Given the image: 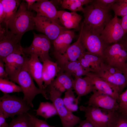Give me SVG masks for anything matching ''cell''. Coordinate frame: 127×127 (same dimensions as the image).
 I'll return each instance as SVG.
<instances>
[{
	"label": "cell",
	"instance_id": "1",
	"mask_svg": "<svg viewBox=\"0 0 127 127\" xmlns=\"http://www.w3.org/2000/svg\"><path fill=\"white\" fill-rule=\"evenodd\" d=\"M109 11L97 7L91 2L86 5L83 12V28L101 35L106 25L111 19Z\"/></svg>",
	"mask_w": 127,
	"mask_h": 127
},
{
	"label": "cell",
	"instance_id": "2",
	"mask_svg": "<svg viewBox=\"0 0 127 127\" xmlns=\"http://www.w3.org/2000/svg\"><path fill=\"white\" fill-rule=\"evenodd\" d=\"M34 17L24 1L21 3L17 12L9 20L7 27L14 34L22 37L25 32L35 28Z\"/></svg>",
	"mask_w": 127,
	"mask_h": 127
},
{
	"label": "cell",
	"instance_id": "3",
	"mask_svg": "<svg viewBox=\"0 0 127 127\" xmlns=\"http://www.w3.org/2000/svg\"><path fill=\"white\" fill-rule=\"evenodd\" d=\"M28 61L13 82L16 83L21 87L24 95L23 99L31 107H33L32 101L37 95L41 94L47 99H48L47 90H41L35 85L28 68Z\"/></svg>",
	"mask_w": 127,
	"mask_h": 127
},
{
	"label": "cell",
	"instance_id": "4",
	"mask_svg": "<svg viewBox=\"0 0 127 127\" xmlns=\"http://www.w3.org/2000/svg\"><path fill=\"white\" fill-rule=\"evenodd\" d=\"M79 109L84 113L86 119L97 127H114L120 113L88 105H81Z\"/></svg>",
	"mask_w": 127,
	"mask_h": 127
},
{
	"label": "cell",
	"instance_id": "5",
	"mask_svg": "<svg viewBox=\"0 0 127 127\" xmlns=\"http://www.w3.org/2000/svg\"><path fill=\"white\" fill-rule=\"evenodd\" d=\"M47 90L48 99L54 104L60 119L63 127H74L82 120L65 106L61 97L62 93L50 85Z\"/></svg>",
	"mask_w": 127,
	"mask_h": 127
},
{
	"label": "cell",
	"instance_id": "6",
	"mask_svg": "<svg viewBox=\"0 0 127 127\" xmlns=\"http://www.w3.org/2000/svg\"><path fill=\"white\" fill-rule=\"evenodd\" d=\"M22 37L9 30L3 22L0 25V60L12 53L25 54L20 44Z\"/></svg>",
	"mask_w": 127,
	"mask_h": 127
},
{
	"label": "cell",
	"instance_id": "7",
	"mask_svg": "<svg viewBox=\"0 0 127 127\" xmlns=\"http://www.w3.org/2000/svg\"><path fill=\"white\" fill-rule=\"evenodd\" d=\"M31 107L23 98L8 94H4L0 98V112L6 119L27 113Z\"/></svg>",
	"mask_w": 127,
	"mask_h": 127
},
{
	"label": "cell",
	"instance_id": "8",
	"mask_svg": "<svg viewBox=\"0 0 127 127\" xmlns=\"http://www.w3.org/2000/svg\"><path fill=\"white\" fill-rule=\"evenodd\" d=\"M83 27V24L81 40L85 49L87 50L86 52L103 59V51L109 45L105 42L100 35L85 29Z\"/></svg>",
	"mask_w": 127,
	"mask_h": 127
},
{
	"label": "cell",
	"instance_id": "9",
	"mask_svg": "<svg viewBox=\"0 0 127 127\" xmlns=\"http://www.w3.org/2000/svg\"><path fill=\"white\" fill-rule=\"evenodd\" d=\"M98 75L114 86L119 94L127 86V78L119 69L102 62L101 68L96 73Z\"/></svg>",
	"mask_w": 127,
	"mask_h": 127
},
{
	"label": "cell",
	"instance_id": "10",
	"mask_svg": "<svg viewBox=\"0 0 127 127\" xmlns=\"http://www.w3.org/2000/svg\"><path fill=\"white\" fill-rule=\"evenodd\" d=\"M34 37L32 42L29 47L23 48L25 54L30 56L35 55L43 63L47 60H51L49 52L51 48L50 40L44 34L33 33Z\"/></svg>",
	"mask_w": 127,
	"mask_h": 127
},
{
	"label": "cell",
	"instance_id": "11",
	"mask_svg": "<svg viewBox=\"0 0 127 127\" xmlns=\"http://www.w3.org/2000/svg\"><path fill=\"white\" fill-rule=\"evenodd\" d=\"M103 55L105 63L120 70L127 62V52L118 42L107 46L104 50Z\"/></svg>",
	"mask_w": 127,
	"mask_h": 127
},
{
	"label": "cell",
	"instance_id": "12",
	"mask_svg": "<svg viewBox=\"0 0 127 127\" xmlns=\"http://www.w3.org/2000/svg\"><path fill=\"white\" fill-rule=\"evenodd\" d=\"M82 28L80 31L78 38L77 40L71 45L64 53L60 54L55 52L53 55L56 59V62L60 69L67 63L78 60L86 51L81 40Z\"/></svg>",
	"mask_w": 127,
	"mask_h": 127
},
{
	"label": "cell",
	"instance_id": "13",
	"mask_svg": "<svg viewBox=\"0 0 127 127\" xmlns=\"http://www.w3.org/2000/svg\"><path fill=\"white\" fill-rule=\"evenodd\" d=\"M35 29L53 41L63 31L67 30L57 23L43 16L37 15L34 17Z\"/></svg>",
	"mask_w": 127,
	"mask_h": 127
},
{
	"label": "cell",
	"instance_id": "14",
	"mask_svg": "<svg viewBox=\"0 0 127 127\" xmlns=\"http://www.w3.org/2000/svg\"><path fill=\"white\" fill-rule=\"evenodd\" d=\"M125 35L121 24V20L115 15L104 27L100 36L108 45L118 43Z\"/></svg>",
	"mask_w": 127,
	"mask_h": 127
},
{
	"label": "cell",
	"instance_id": "15",
	"mask_svg": "<svg viewBox=\"0 0 127 127\" xmlns=\"http://www.w3.org/2000/svg\"><path fill=\"white\" fill-rule=\"evenodd\" d=\"M12 53L2 60L10 80L13 81L29 58L25 54Z\"/></svg>",
	"mask_w": 127,
	"mask_h": 127
},
{
	"label": "cell",
	"instance_id": "16",
	"mask_svg": "<svg viewBox=\"0 0 127 127\" xmlns=\"http://www.w3.org/2000/svg\"><path fill=\"white\" fill-rule=\"evenodd\" d=\"M88 105L112 111L119 112L118 102L111 96L95 90L89 99Z\"/></svg>",
	"mask_w": 127,
	"mask_h": 127
},
{
	"label": "cell",
	"instance_id": "17",
	"mask_svg": "<svg viewBox=\"0 0 127 127\" xmlns=\"http://www.w3.org/2000/svg\"><path fill=\"white\" fill-rule=\"evenodd\" d=\"M29 10H33L36 12V15L46 17L61 25L58 17V11L52 1L40 0L31 6Z\"/></svg>",
	"mask_w": 127,
	"mask_h": 127
},
{
	"label": "cell",
	"instance_id": "18",
	"mask_svg": "<svg viewBox=\"0 0 127 127\" xmlns=\"http://www.w3.org/2000/svg\"><path fill=\"white\" fill-rule=\"evenodd\" d=\"M86 76H88L91 79L96 90L111 96L119 102L120 94L114 86L102 79L96 73L88 72Z\"/></svg>",
	"mask_w": 127,
	"mask_h": 127
},
{
	"label": "cell",
	"instance_id": "19",
	"mask_svg": "<svg viewBox=\"0 0 127 127\" xmlns=\"http://www.w3.org/2000/svg\"><path fill=\"white\" fill-rule=\"evenodd\" d=\"M27 66L31 75L39 88L42 90H46L43 84V64L41 63L38 57L35 55L30 56L28 61Z\"/></svg>",
	"mask_w": 127,
	"mask_h": 127
},
{
	"label": "cell",
	"instance_id": "20",
	"mask_svg": "<svg viewBox=\"0 0 127 127\" xmlns=\"http://www.w3.org/2000/svg\"><path fill=\"white\" fill-rule=\"evenodd\" d=\"M73 89L79 99L96 90L91 79L88 76L75 77L74 79Z\"/></svg>",
	"mask_w": 127,
	"mask_h": 127
},
{
	"label": "cell",
	"instance_id": "21",
	"mask_svg": "<svg viewBox=\"0 0 127 127\" xmlns=\"http://www.w3.org/2000/svg\"><path fill=\"white\" fill-rule=\"evenodd\" d=\"M75 36V32L72 30L67 29L62 32L53 42L54 51L61 54L64 53Z\"/></svg>",
	"mask_w": 127,
	"mask_h": 127
},
{
	"label": "cell",
	"instance_id": "22",
	"mask_svg": "<svg viewBox=\"0 0 127 127\" xmlns=\"http://www.w3.org/2000/svg\"><path fill=\"white\" fill-rule=\"evenodd\" d=\"M42 77L45 88L50 84L60 72V69L57 64L50 60H47L43 63Z\"/></svg>",
	"mask_w": 127,
	"mask_h": 127
},
{
	"label": "cell",
	"instance_id": "23",
	"mask_svg": "<svg viewBox=\"0 0 127 127\" xmlns=\"http://www.w3.org/2000/svg\"><path fill=\"white\" fill-rule=\"evenodd\" d=\"M71 76L63 71H60L50 85L61 93L73 89L74 79Z\"/></svg>",
	"mask_w": 127,
	"mask_h": 127
},
{
	"label": "cell",
	"instance_id": "24",
	"mask_svg": "<svg viewBox=\"0 0 127 127\" xmlns=\"http://www.w3.org/2000/svg\"><path fill=\"white\" fill-rule=\"evenodd\" d=\"M60 71L74 76L75 77L86 76L88 72L82 67L78 60L67 63Z\"/></svg>",
	"mask_w": 127,
	"mask_h": 127
},
{
	"label": "cell",
	"instance_id": "25",
	"mask_svg": "<svg viewBox=\"0 0 127 127\" xmlns=\"http://www.w3.org/2000/svg\"><path fill=\"white\" fill-rule=\"evenodd\" d=\"M5 13L4 23L7 25L10 20L15 14L21 3V0H0Z\"/></svg>",
	"mask_w": 127,
	"mask_h": 127
},
{
	"label": "cell",
	"instance_id": "26",
	"mask_svg": "<svg viewBox=\"0 0 127 127\" xmlns=\"http://www.w3.org/2000/svg\"><path fill=\"white\" fill-rule=\"evenodd\" d=\"M36 111V115L42 116L45 119L58 115L54 104L48 102H40Z\"/></svg>",
	"mask_w": 127,
	"mask_h": 127
},
{
	"label": "cell",
	"instance_id": "27",
	"mask_svg": "<svg viewBox=\"0 0 127 127\" xmlns=\"http://www.w3.org/2000/svg\"><path fill=\"white\" fill-rule=\"evenodd\" d=\"M83 56L86 60L88 67L90 72L96 73L99 70L101 64L104 61L103 58L88 54L86 52Z\"/></svg>",
	"mask_w": 127,
	"mask_h": 127
},
{
	"label": "cell",
	"instance_id": "28",
	"mask_svg": "<svg viewBox=\"0 0 127 127\" xmlns=\"http://www.w3.org/2000/svg\"><path fill=\"white\" fill-rule=\"evenodd\" d=\"M72 90L70 89L65 92L63 98L65 106L72 112L77 111L79 108L78 104L79 99L75 97Z\"/></svg>",
	"mask_w": 127,
	"mask_h": 127
},
{
	"label": "cell",
	"instance_id": "29",
	"mask_svg": "<svg viewBox=\"0 0 127 127\" xmlns=\"http://www.w3.org/2000/svg\"><path fill=\"white\" fill-rule=\"evenodd\" d=\"M8 127H33V126L27 112L13 118Z\"/></svg>",
	"mask_w": 127,
	"mask_h": 127
},
{
	"label": "cell",
	"instance_id": "30",
	"mask_svg": "<svg viewBox=\"0 0 127 127\" xmlns=\"http://www.w3.org/2000/svg\"><path fill=\"white\" fill-rule=\"evenodd\" d=\"M0 90L4 94L23 92L21 87L9 80L0 79Z\"/></svg>",
	"mask_w": 127,
	"mask_h": 127
},
{
	"label": "cell",
	"instance_id": "31",
	"mask_svg": "<svg viewBox=\"0 0 127 127\" xmlns=\"http://www.w3.org/2000/svg\"><path fill=\"white\" fill-rule=\"evenodd\" d=\"M60 3L64 8L69 10L73 12L84 10L83 5L80 0H61Z\"/></svg>",
	"mask_w": 127,
	"mask_h": 127
},
{
	"label": "cell",
	"instance_id": "32",
	"mask_svg": "<svg viewBox=\"0 0 127 127\" xmlns=\"http://www.w3.org/2000/svg\"><path fill=\"white\" fill-rule=\"evenodd\" d=\"M111 9L117 16L122 17L127 15V0H118L113 5Z\"/></svg>",
	"mask_w": 127,
	"mask_h": 127
},
{
	"label": "cell",
	"instance_id": "33",
	"mask_svg": "<svg viewBox=\"0 0 127 127\" xmlns=\"http://www.w3.org/2000/svg\"><path fill=\"white\" fill-rule=\"evenodd\" d=\"M118 0H95L91 3L95 6L101 8L109 11L113 5Z\"/></svg>",
	"mask_w": 127,
	"mask_h": 127
},
{
	"label": "cell",
	"instance_id": "34",
	"mask_svg": "<svg viewBox=\"0 0 127 127\" xmlns=\"http://www.w3.org/2000/svg\"><path fill=\"white\" fill-rule=\"evenodd\" d=\"M80 14L76 12H70L63 10L58 11V16L61 23L70 20L78 16Z\"/></svg>",
	"mask_w": 127,
	"mask_h": 127
},
{
	"label": "cell",
	"instance_id": "35",
	"mask_svg": "<svg viewBox=\"0 0 127 127\" xmlns=\"http://www.w3.org/2000/svg\"><path fill=\"white\" fill-rule=\"evenodd\" d=\"M82 16L80 15L77 17L70 20L61 23L64 27L66 29H77L82 19Z\"/></svg>",
	"mask_w": 127,
	"mask_h": 127
},
{
	"label": "cell",
	"instance_id": "36",
	"mask_svg": "<svg viewBox=\"0 0 127 127\" xmlns=\"http://www.w3.org/2000/svg\"><path fill=\"white\" fill-rule=\"evenodd\" d=\"M119 112L124 114L127 111V89L119 95Z\"/></svg>",
	"mask_w": 127,
	"mask_h": 127
},
{
	"label": "cell",
	"instance_id": "37",
	"mask_svg": "<svg viewBox=\"0 0 127 127\" xmlns=\"http://www.w3.org/2000/svg\"><path fill=\"white\" fill-rule=\"evenodd\" d=\"M30 117L33 127H55L49 125L45 121L38 119L35 116L28 113Z\"/></svg>",
	"mask_w": 127,
	"mask_h": 127
},
{
	"label": "cell",
	"instance_id": "38",
	"mask_svg": "<svg viewBox=\"0 0 127 127\" xmlns=\"http://www.w3.org/2000/svg\"><path fill=\"white\" fill-rule=\"evenodd\" d=\"M114 127H127V116L120 112Z\"/></svg>",
	"mask_w": 127,
	"mask_h": 127
},
{
	"label": "cell",
	"instance_id": "39",
	"mask_svg": "<svg viewBox=\"0 0 127 127\" xmlns=\"http://www.w3.org/2000/svg\"><path fill=\"white\" fill-rule=\"evenodd\" d=\"M0 79L9 80L3 61L0 60Z\"/></svg>",
	"mask_w": 127,
	"mask_h": 127
},
{
	"label": "cell",
	"instance_id": "40",
	"mask_svg": "<svg viewBox=\"0 0 127 127\" xmlns=\"http://www.w3.org/2000/svg\"><path fill=\"white\" fill-rule=\"evenodd\" d=\"M97 127L88 120L86 119H85L81 120L79 124V125L76 127Z\"/></svg>",
	"mask_w": 127,
	"mask_h": 127
},
{
	"label": "cell",
	"instance_id": "41",
	"mask_svg": "<svg viewBox=\"0 0 127 127\" xmlns=\"http://www.w3.org/2000/svg\"><path fill=\"white\" fill-rule=\"evenodd\" d=\"M6 118L3 114L0 112V127H8L9 124L6 120Z\"/></svg>",
	"mask_w": 127,
	"mask_h": 127
},
{
	"label": "cell",
	"instance_id": "42",
	"mask_svg": "<svg viewBox=\"0 0 127 127\" xmlns=\"http://www.w3.org/2000/svg\"><path fill=\"white\" fill-rule=\"evenodd\" d=\"M118 42L122 45L124 49L127 52V33L125 34Z\"/></svg>",
	"mask_w": 127,
	"mask_h": 127
},
{
	"label": "cell",
	"instance_id": "43",
	"mask_svg": "<svg viewBox=\"0 0 127 127\" xmlns=\"http://www.w3.org/2000/svg\"><path fill=\"white\" fill-rule=\"evenodd\" d=\"M121 24L124 31L125 34L127 33V15L122 17Z\"/></svg>",
	"mask_w": 127,
	"mask_h": 127
},
{
	"label": "cell",
	"instance_id": "44",
	"mask_svg": "<svg viewBox=\"0 0 127 127\" xmlns=\"http://www.w3.org/2000/svg\"><path fill=\"white\" fill-rule=\"evenodd\" d=\"M5 17V13L2 4L0 2V23L3 22Z\"/></svg>",
	"mask_w": 127,
	"mask_h": 127
},
{
	"label": "cell",
	"instance_id": "45",
	"mask_svg": "<svg viewBox=\"0 0 127 127\" xmlns=\"http://www.w3.org/2000/svg\"><path fill=\"white\" fill-rule=\"evenodd\" d=\"M40 0H24L26 2L27 4L28 9L29 10L30 7L35 3L36 2H38Z\"/></svg>",
	"mask_w": 127,
	"mask_h": 127
},
{
	"label": "cell",
	"instance_id": "46",
	"mask_svg": "<svg viewBox=\"0 0 127 127\" xmlns=\"http://www.w3.org/2000/svg\"><path fill=\"white\" fill-rule=\"evenodd\" d=\"M120 70L127 78V62Z\"/></svg>",
	"mask_w": 127,
	"mask_h": 127
},
{
	"label": "cell",
	"instance_id": "47",
	"mask_svg": "<svg viewBox=\"0 0 127 127\" xmlns=\"http://www.w3.org/2000/svg\"><path fill=\"white\" fill-rule=\"evenodd\" d=\"M82 4L83 5H87L89 3H90L92 2L93 0H80Z\"/></svg>",
	"mask_w": 127,
	"mask_h": 127
},
{
	"label": "cell",
	"instance_id": "48",
	"mask_svg": "<svg viewBox=\"0 0 127 127\" xmlns=\"http://www.w3.org/2000/svg\"><path fill=\"white\" fill-rule=\"evenodd\" d=\"M123 114L127 116V111Z\"/></svg>",
	"mask_w": 127,
	"mask_h": 127
}]
</instances>
